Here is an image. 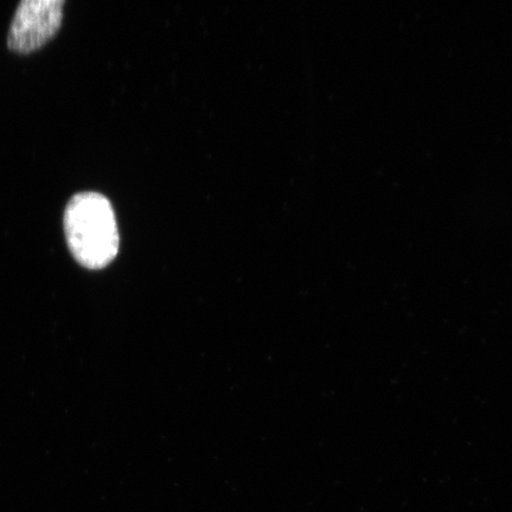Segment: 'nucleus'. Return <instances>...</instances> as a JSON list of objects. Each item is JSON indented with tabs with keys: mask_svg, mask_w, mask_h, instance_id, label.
Returning <instances> with one entry per match:
<instances>
[{
	"mask_svg": "<svg viewBox=\"0 0 512 512\" xmlns=\"http://www.w3.org/2000/svg\"><path fill=\"white\" fill-rule=\"evenodd\" d=\"M64 233L74 259L88 270H102L119 252V230L112 203L98 192H80L64 211Z\"/></svg>",
	"mask_w": 512,
	"mask_h": 512,
	"instance_id": "1",
	"label": "nucleus"
},
{
	"mask_svg": "<svg viewBox=\"0 0 512 512\" xmlns=\"http://www.w3.org/2000/svg\"><path fill=\"white\" fill-rule=\"evenodd\" d=\"M64 0H24L12 21L8 46L19 54L41 49L62 24Z\"/></svg>",
	"mask_w": 512,
	"mask_h": 512,
	"instance_id": "2",
	"label": "nucleus"
}]
</instances>
